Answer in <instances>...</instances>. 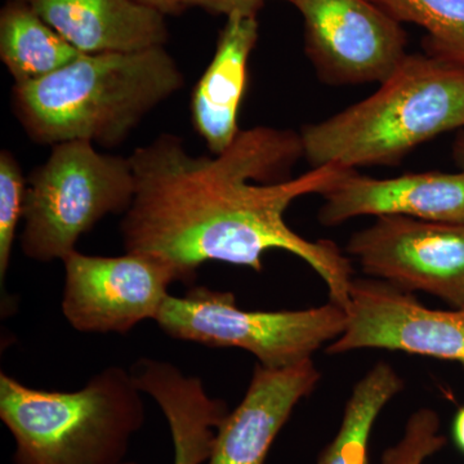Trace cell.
<instances>
[{"mask_svg":"<svg viewBox=\"0 0 464 464\" xmlns=\"http://www.w3.org/2000/svg\"><path fill=\"white\" fill-rule=\"evenodd\" d=\"M304 157L301 134L256 127L240 130L224 152L194 157L182 139L164 133L136 149L130 163L136 191L121 219L125 252L168 262L190 284L206 262L262 271V257L285 250L306 262L346 310L353 282L350 259L334 243L311 241L292 230L293 201L322 195L343 168L325 166L290 179Z\"/></svg>","mask_w":464,"mask_h":464,"instance_id":"1","label":"cell"},{"mask_svg":"<svg viewBox=\"0 0 464 464\" xmlns=\"http://www.w3.org/2000/svg\"><path fill=\"white\" fill-rule=\"evenodd\" d=\"M183 85L185 76L164 45L82 53L44 78L14 84L12 105L39 145L88 141L114 148Z\"/></svg>","mask_w":464,"mask_h":464,"instance_id":"2","label":"cell"},{"mask_svg":"<svg viewBox=\"0 0 464 464\" xmlns=\"http://www.w3.org/2000/svg\"><path fill=\"white\" fill-rule=\"evenodd\" d=\"M464 128V65L435 54L404 58L375 93L302 128L313 168L398 166L418 146Z\"/></svg>","mask_w":464,"mask_h":464,"instance_id":"3","label":"cell"},{"mask_svg":"<svg viewBox=\"0 0 464 464\" xmlns=\"http://www.w3.org/2000/svg\"><path fill=\"white\" fill-rule=\"evenodd\" d=\"M0 420L14 440V464H121L145 424V405L121 366L76 391L32 389L2 372Z\"/></svg>","mask_w":464,"mask_h":464,"instance_id":"4","label":"cell"},{"mask_svg":"<svg viewBox=\"0 0 464 464\" xmlns=\"http://www.w3.org/2000/svg\"><path fill=\"white\" fill-rule=\"evenodd\" d=\"M134 191L130 159L102 154L88 141L52 146L27 179L21 250L34 261H63L101 219L127 212Z\"/></svg>","mask_w":464,"mask_h":464,"instance_id":"5","label":"cell"},{"mask_svg":"<svg viewBox=\"0 0 464 464\" xmlns=\"http://www.w3.org/2000/svg\"><path fill=\"white\" fill-rule=\"evenodd\" d=\"M346 320V310L332 301L307 310L248 311L237 307L234 293L199 286L168 295L154 322L174 340L241 348L259 365L283 369L313 360L340 337Z\"/></svg>","mask_w":464,"mask_h":464,"instance_id":"6","label":"cell"},{"mask_svg":"<svg viewBox=\"0 0 464 464\" xmlns=\"http://www.w3.org/2000/svg\"><path fill=\"white\" fill-rule=\"evenodd\" d=\"M304 52L324 83H383L408 56V34L373 0H292Z\"/></svg>","mask_w":464,"mask_h":464,"instance_id":"7","label":"cell"},{"mask_svg":"<svg viewBox=\"0 0 464 464\" xmlns=\"http://www.w3.org/2000/svg\"><path fill=\"white\" fill-rule=\"evenodd\" d=\"M63 262L61 307L67 323L81 333L125 334L155 320L170 284L179 282L172 266L145 253L102 257L74 250Z\"/></svg>","mask_w":464,"mask_h":464,"instance_id":"8","label":"cell"},{"mask_svg":"<svg viewBox=\"0 0 464 464\" xmlns=\"http://www.w3.org/2000/svg\"><path fill=\"white\" fill-rule=\"evenodd\" d=\"M347 252L374 279L464 310V226L377 217L353 235Z\"/></svg>","mask_w":464,"mask_h":464,"instance_id":"9","label":"cell"},{"mask_svg":"<svg viewBox=\"0 0 464 464\" xmlns=\"http://www.w3.org/2000/svg\"><path fill=\"white\" fill-rule=\"evenodd\" d=\"M346 315L329 353L378 348L464 364V310H433L389 283L353 279Z\"/></svg>","mask_w":464,"mask_h":464,"instance_id":"10","label":"cell"},{"mask_svg":"<svg viewBox=\"0 0 464 464\" xmlns=\"http://www.w3.org/2000/svg\"><path fill=\"white\" fill-rule=\"evenodd\" d=\"M322 197L319 219L328 227L364 216H402L464 226L462 170L406 173L383 179L342 169Z\"/></svg>","mask_w":464,"mask_h":464,"instance_id":"11","label":"cell"},{"mask_svg":"<svg viewBox=\"0 0 464 464\" xmlns=\"http://www.w3.org/2000/svg\"><path fill=\"white\" fill-rule=\"evenodd\" d=\"M319 381L313 360L283 369L256 366L240 404L217 429L206 464H265L295 406Z\"/></svg>","mask_w":464,"mask_h":464,"instance_id":"12","label":"cell"},{"mask_svg":"<svg viewBox=\"0 0 464 464\" xmlns=\"http://www.w3.org/2000/svg\"><path fill=\"white\" fill-rule=\"evenodd\" d=\"M32 8L82 53L166 45V16L136 0H12Z\"/></svg>","mask_w":464,"mask_h":464,"instance_id":"13","label":"cell"},{"mask_svg":"<svg viewBox=\"0 0 464 464\" xmlns=\"http://www.w3.org/2000/svg\"><path fill=\"white\" fill-rule=\"evenodd\" d=\"M226 18L215 56L195 85L190 101L192 125L212 155L224 152L240 132L237 116L259 32L256 12H234Z\"/></svg>","mask_w":464,"mask_h":464,"instance_id":"14","label":"cell"},{"mask_svg":"<svg viewBox=\"0 0 464 464\" xmlns=\"http://www.w3.org/2000/svg\"><path fill=\"white\" fill-rule=\"evenodd\" d=\"M130 373L142 393L151 396L166 417L173 464H206L217 429L228 413L224 400L212 398L203 381L183 374L172 362L140 359Z\"/></svg>","mask_w":464,"mask_h":464,"instance_id":"15","label":"cell"},{"mask_svg":"<svg viewBox=\"0 0 464 464\" xmlns=\"http://www.w3.org/2000/svg\"><path fill=\"white\" fill-rule=\"evenodd\" d=\"M81 54L32 8L5 0L0 11V58L14 84L44 78Z\"/></svg>","mask_w":464,"mask_h":464,"instance_id":"16","label":"cell"},{"mask_svg":"<svg viewBox=\"0 0 464 464\" xmlns=\"http://www.w3.org/2000/svg\"><path fill=\"white\" fill-rule=\"evenodd\" d=\"M404 389V381L386 362H377L348 399L340 430L316 464H371L369 441L384 406Z\"/></svg>","mask_w":464,"mask_h":464,"instance_id":"17","label":"cell"},{"mask_svg":"<svg viewBox=\"0 0 464 464\" xmlns=\"http://www.w3.org/2000/svg\"><path fill=\"white\" fill-rule=\"evenodd\" d=\"M400 24L426 32L427 53L464 65V0H373Z\"/></svg>","mask_w":464,"mask_h":464,"instance_id":"18","label":"cell"},{"mask_svg":"<svg viewBox=\"0 0 464 464\" xmlns=\"http://www.w3.org/2000/svg\"><path fill=\"white\" fill-rule=\"evenodd\" d=\"M27 179L17 158L0 152V282L7 277L18 224L24 217Z\"/></svg>","mask_w":464,"mask_h":464,"instance_id":"19","label":"cell"},{"mask_svg":"<svg viewBox=\"0 0 464 464\" xmlns=\"http://www.w3.org/2000/svg\"><path fill=\"white\" fill-rule=\"evenodd\" d=\"M441 420L431 409H420L409 417L401 439L387 448L381 464H423L447 447L448 440L440 432Z\"/></svg>","mask_w":464,"mask_h":464,"instance_id":"20","label":"cell"},{"mask_svg":"<svg viewBox=\"0 0 464 464\" xmlns=\"http://www.w3.org/2000/svg\"><path fill=\"white\" fill-rule=\"evenodd\" d=\"M267 0H186L188 7H198L204 9L213 14H228L234 12H256L258 14L259 8L265 5ZM292 3V0H285Z\"/></svg>","mask_w":464,"mask_h":464,"instance_id":"21","label":"cell"},{"mask_svg":"<svg viewBox=\"0 0 464 464\" xmlns=\"http://www.w3.org/2000/svg\"><path fill=\"white\" fill-rule=\"evenodd\" d=\"M146 7L155 9L164 16H179L188 9L186 0H136Z\"/></svg>","mask_w":464,"mask_h":464,"instance_id":"22","label":"cell"},{"mask_svg":"<svg viewBox=\"0 0 464 464\" xmlns=\"http://www.w3.org/2000/svg\"><path fill=\"white\" fill-rule=\"evenodd\" d=\"M453 440L457 448L464 454V406L458 411L453 420Z\"/></svg>","mask_w":464,"mask_h":464,"instance_id":"23","label":"cell"},{"mask_svg":"<svg viewBox=\"0 0 464 464\" xmlns=\"http://www.w3.org/2000/svg\"><path fill=\"white\" fill-rule=\"evenodd\" d=\"M453 158L459 170L464 172V132L459 134L454 142Z\"/></svg>","mask_w":464,"mask_h":464,"instance_id":"24","label":"cell"},{"mask_svg":"<svg viewBox=\"0 0 464 464\" xmlns=\"http://www.w3.org/2000/svg\"><path fill=\"white\" fill-rule=\"evenodd\" d=\"M121 464H139V463H136V462H128V460H125V462L121 463Z\"/></svg>","mask_w":464,"mask_h":464,"instance_id":"25","label":"cell"}]
</instances>
